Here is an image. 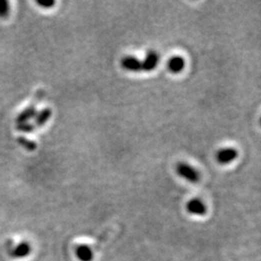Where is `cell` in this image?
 <instances>
[{"instance_id":"cell-14","label":"cell","mask_w":261,"mask_h":261,"mask_svg":"<svg viewBox=\"0 0 261 261\" xmlns=\"http://www.w3.org/2000/svg\"><path fill=\"white\" fill-rule=\"evenodd\" d=\"M37 3L40 5V6H42L44 8H50V7H52V6H54V1H40V0H38L37 1Z\"/></svg>"},{"instance_id":"cell-4","label":"cell","mask_w":261,"mask_h":261,"mask_svg":"<svg viewBox=\"0 0 261 261\" xmlns=\"http://www.w3.org/2000/svg\"><path fill=\"white\" fill-rule=\"evenodd\" d=\"M121 65L125 70L130 71V72L142 71V61L134 56H126V58H123L121 60Z\"/></svg>"},{"instance_id":"cell-11","label":"cell","mask_w":261,"mask_h":261,"mask_svg":"<svg viewBox=\"0 0 261 261\" xmlns=\"http://www.w3.org/2000/svg\"><path fill=\"white\" fill-rule=\"evenodd\" d=\"M18 142L22 145L24 148L28 150V151H34L36 149V147H37L36 144L34 142H31V140H29L26 138H18Z\"/></svg>"},{"instance_id":"cell-6","label":"cell","mask_w":261,"mask_h":261,"mask_svg":"<svg viewBox=\"0 0 261 261\" xmlns=\"http://www.w3.org/2000/svg\"><path fill=\"white\" fill-rule=\"evenodd\" d=\"M187 209L190 214L202 216L206 213V207L200 200H192L187 205Z\"/></svg>"},{"instance_id":"cell-7","label":"cell","mask_w":261,"mask_h":261,"mask_svg":"<svg viewBox=\"0 0 261 261\" xmlns=\"http://www.w3.org/2000/svg\"><path fill=\"white\" fill-rule=\"evenodd\" d=\"M50 116H52V110L48 108H44V110L36 114V116L34 117V124L33 125L35 127H42L50 120Z\"/></svg>"},{"instance_id":"cell-12","label":"cell","mask_w":261,"mask_h":261,"mask_svg":"<svg viewBox=\"0 0 261 261\" xmlns=\"http://www.w3.org/2000/svg\"><path fill=\"white\" fill-rule=\"evenodd\" d=\"M10 13L9 2L6 0H0V18H5Z\"/></svg>"},{"instance_id":"cell-8","label":"cell","mask_w":261,"mask_h":261,"mask_svg":"<svg viewBox=\"0 0 261 261\" xmlns=\"http://www.w3.org/2000/svg\"><path fill=\"white\" fill-rule=\"evenodd\" d=\"M168 70L174 74L182 72L185 68V60L180 56H174L170 58L168 63Z\"/></svg>"},{"instance_id":"cell-9","label":"cell","mask_w":261,"mask_h":261,"mask_svg":"<svg viewBox=\"0 0 261 261\" xmlns=\"http://www.w3.org/2000/svg\"><path fill=\"white\" fill-rule=\"evenodd\" d=\"M36 114H37L36 108L34 106H29L28 108H26L24 110H22L16 117V123L20 124V123L29 122L31 119H34Z\"/></svg>"},{"instance_id":"cell-10","label":"cell","mask_w":261,"mask_h":261,"mask_svg":"<svg viewBox=\"0 0 261 261\" xmlns=\"http://www.w3.org/2000/svg\"><path fill=\"white\" fill-rule=\"evenodd\" d=\"M76 256L82 261H90L92 260V250L86 246H78L76 250Z\"/></svg>"},{"instance_id":"cell-5","label":"cell","mask_w":261,"mask_h":261,"mask_svg":"<svg viewBox=\"0 0 261 261\" xmlns=\"http://www.w3.org/2000/svg\"><path fill=\"white\" fill-rule=\"evenodd\" d=\"M30 252H31L30 244L28 242H22L11 250V256L14 258H26Z\"/></svg>"},{"instance_id":"cell-1","label":"cell","mask_w":261,"mask_h":261,"mask_svg":"<svg viewBox=\"0 0 261 261\" xmlns=\"http://www.w3.org/2000/svg\"><path fill=\"white\" fill-rule=\"evenodd\" d=\"M176 170H177V174H179L181 177L185 178L190 182H198L200 179L198 172L194 168H192L190 166H188L185 162L178 164Z\"/></svg>"},{"instance_id":"cell-2","label":"cell","mask_w":261,"mask_h":261,"mask_svg":"<svg viewBox=\"0 0 261 261\" xmlns=\"http://www.w3.org/2000/svg\"><path fill=\"white\" fill-rule=\"evenodd\" d=\"M159 62V56L156 52L154 50H150L147 52L146 56H145L144 60L142 61V71L145 72H150L153 71Z\"/></svg>"},{"instance_id":"cell-13","label":"cell","mask_w":261,"mask_h":261,"mask_svg":"<svg viewBox=\"0 0 261 261\" xmlns=\"http://www.w3.org/2000/svg\"><path fill=\"white\" fill-rule=\"evenodd\" d=\"M16 128H18V130L24 132H32L35 129V126L33 124H31L30 122H26V123L18 124Z\"/></svg>"},{"instance_id":"cell-3","label":"cell","mask_w":261,"mask_h":261,"mask_svg":"<svg viewBox=\"0 0 261 261\" xmlns=\"http://www.w3.org/2000/svg\"><path fill=\"white\" fill-rule=\"evenodd\" d=\"M237 156H238V153L233 148L222 149L218 152V162L220 164H230L232 162L236 159Z\"/></svg>"}]
</instances>
